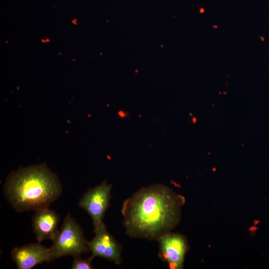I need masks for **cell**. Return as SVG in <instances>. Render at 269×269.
<instances>
[{
  "instance_id": "obj_1",
  "label": "cell",
  "mask_w": 269,
  "mask_h": 269,
  "mask_svg": "<svg viewBox=\"0 0 269 269\" xmlns=\"http://www.w3.org/2000/svg\"><path fill=\"white\" fill-rule=\"evenodd\" d=\"M182 196L162 184L141 188L124 201L122 213L131 237L157 240L178 223Z\"/></svg>"
},
{
  "instance_id": "obj_6",
  "label": "cell",
  "mask_w": 269,
  "mask_h": 269,
  "mask_svg": "<svg viewBox=\"0 0 269 269\" xmlns=\"http://www.w3.org/2000/svg\"><path fill=\"white\" fill-rule=\"evenodd\" d=\"M95 236L90 241H87L92 256L104 258L116 264L122 262L121 245L108 232L103 223L95 232Z\"/></svg>"
},
{
  "instance_id": "obj_8",
  "label": "cell",
  "mask_w": 269,
  "mask_h": 269,
  "mask_svg": "<svg viewBox=\"0 0 269 269\" xmlns=\"http://www.w3.org/2000/svg\"><path fill=\"white\" fill-rule=\"evenodd\" d=\"M35 212L32 218V226L37 241L40 243L47 239L53 241L59 232V215L48 207Z\"/></svg>"
},
{
  "instance_id": "obj_7",
  "label": "cell",
  "mask_w": 269,
  "mask_h": 269,
  "mask_svg": "<svg viewBox=\"0 0 269 269\" xmlns=\"http://www.w3.org/2000/svg\"><path fill=\"white\" fill-rule=\"evenodd\" d=\"M11 256L18 269H30L44 262H50L49 249L39 242L13 248Z\"/></svg>"
},
{
  "instance_id": "obj_10",
  "label": "cell",
  "mask_w": 269,
  "mask_h": 269,
  "mask_svg": "<svg viewBox=\"0 0 269 269\" xmlns=\"http://www.w3.org/2000/svg\"><path fill=\"white\" fill-rule=\"evenodd\" d=\"M200 11H201L200 12H203L204 11V10L203 8H201V9H200Z\"/></svg>"
},
{
  "instance_id": "obj_4",
  "label": "cell",
  "mask_w": 269,
  "mask_h": 269,
  "mask_svg": "<svg viewBox=\"0 0 269 269\" xmlns=\"http://www.w3.org/2000/svg\"><path fill=\"white\" fill-rule=\"evenodd\" d=\"M111 188L112 185L105 180L98 186L89 189L79 202V206L91 217L94 232L104 223V215L110 204Z\"/></svg>"
},
{
  "instance_id": "obj_2",
  "label": "cell",
  "mask_w": 269,
  "mask_h": 269,
  "mask_svg": "<svg viewBox=\"0 0 269 269\" xmlns=\"http://www.w3.org/2000/svg\"><path fill=\"white\" fill-rule=\"evenodd\" d=\"M3 192L17 212L36 211L49 207L61 195L62 186L57 175L45 163L21 168L11 172Z\"/></svg>"
},
{
  "instance_id": "obj_3",
  "label": "cell",
  "mask_w": 269,
  "mask_h": 269,
  "mask_svg": "<svg viewBox=\"0 0 269 269\" xmlns=\"http://www.w3.org/2000/svg\"><path fill=\"white\" fill-rule=\"evenodd\" d=\"M49 249L50 262L61 257L81 255L89 251L80 225L70 214L64 219L60 230Z\"/></svg>"
},
{
  "instance_id": "obj_5",
  "label": "cell",
  "mask_w": 269,
  "mask_h": 269,
  "mask_svg": "<svg viewBox=\"0 0 269 269\" xmlns=\"http://www.w3.org/2000/svg\"><path fill=\"white\" fill-rule=\"evenodd\" d=\"M157 240L159 243L160 259L167 263L170 269H182L188 249L185 238L181 234L169 232Z\"/></svg>"
},
{
  "instance_id": "obj_9",
  "label": "cell",
  "mask_w": 269,
  "mask_h": 269,
  "mask_svg": "<svg viewBox=\"0 0 269 269\" xmlns=\"http://www.w3.org/2000/svg\"><path fill=\"white\" fill-rule=\"evenodd\" d=\"M74 258L71 269H91L93 268L91 263V260L94 258L92 256L88 259H81L80 255L75 256Z\"/></svg>"
}]
</instances>
